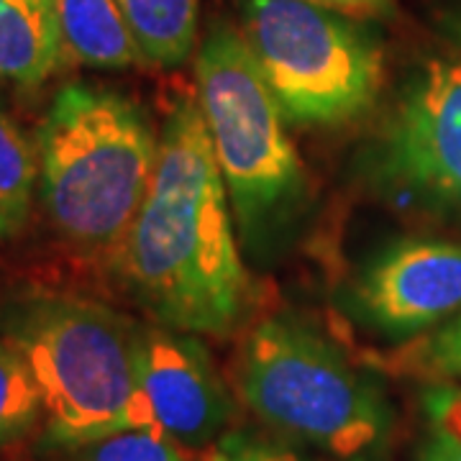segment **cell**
<instances>
[{"label":"cell","mask_w":461,"mask_h":461,"mask_svg":"<svg viewBox=\"0 0 461 461\" xmlns=\"http://www.w3.org/2000/svg\"><path fill=\"white\" fill-rule=\"evenodd\" d=\"M118 257L154 323L226 336L244 321L251 280L198 98H180L167 115L154 177Z\"/></svg>","instance_id":"1"},{"label":"cell","mask_w":461,"mask_h":461,"mask_svg":"<svg viewBox=\"0 0 461 461\" xmlns=\"http://www.w3.org/2000/svg\"><path fill=\"white\" fill-rule=\"evenodd\" d=\"M136 323L87 297L33 290L0 311V333L26 359L41 393L47 438L90 444L154 426L136 379Z\"/></svg>","instance_id":"2"},{"label":"cell","mask_w":461,"mask_h":461,"mask_svg":"<svg viewBox=\"0 0 461 461\" xmlns=\"http://www.w3.org/2000/svg\"><path fill=\"white\" fill-rule=\"evenodd\" d=\"M36 151L54 229L77 247H118L159 159L144 108L108 87L69 83L51 100Z\"/></svg>","instance_id":"3"},{"label":"cell","mask_w":461,"mask_h":461,"mask_svg":"<svg viewBox=\"0 0 461 461\" xmlns=\"http://www.w3.org/2000/svg\"><path fill=\"white\" fill-rule=\"evenodd\" d=\"M236 393L269 429L339 461H377L393 411L364 375L321 333L295 318L257 323L236 357Z\"/></svg>","instance_id":"4"},{"label":"cell","mask_w":461,"mask_h":461,"mask_svg":"<svg viewBox=\"0 0 461 461\" xmlns=\"http://www.w3.org/2000/svg\"><path fill=\"white\" fill-rule=\"evenodd\" d=\"M195 80L233 221L247 244H269L305 200V172L287 118L233 26L215 23L203 39Z\"/></svg>","instance_id":"5"},{"label":"cell","mask_w":461,"mask_h":461,"mask_svg":"<svg viewBox=\"0 0 461 461\" xmlns=\"http://www.w3.org/2000/svg\"><path fill=\"white\" fill-rule=\"evenodd\" d=\"M241 33L287 123L344 126L377 105L384 51L351 14L311 0H244Z\"/></svg>","instance_id":"6"},{"label":"cell","mask_w":461,"mask_h":461,"mask_svg":"<svg viewBox=\"0 0 461 461\" xmlns=\"http://www.w3.org/2000/svg\"><path fill=\"white\" fill-rule=\"evenodd\" d=\"M359 172L382 195L461 213V21L446 26V50L400 85Z\"/></svg>","instance_id":"7"},{"label":"cell","mask_w":461,"mask_h":461,"mask_svg":"<svg viewBox=\"0 0 461 461\" xmlns=\"http://www.w3.org/2000/svg\"><path fill=\"white\" fill-rule=\"evenodd\" d=\"M354 321L405 339L461 311V244L411 239L379 251L344 295Z\"/></svg>","instance_id":"8"},{"label":"cell","mask_w":461,"mask_h":461,"mask_svg":"<svg viewBox=\"0 0 461 461\" xmlns=\"http://www.w3.org/2000/svg\"><path fill=\"white\" fill-rule=\"evenodd\" d=\"M136 379L154 426L180 446L205 448L226 433L233 402L195 333L159 323L139 326Z\"/></svg>","instance_id":"9"},{"label":"cell","mask_w":461,"mask_h":461,"mask_svg":"<svg viewBox=\"0 0 461 461\" xmlns=\"http://www.w3.org/2000/svg\"><path fill=\"white\" fill-rule=\"evenodd\" d=\"M62 54L54 0H0V80L44 83L57 72Z\"/></svg>","instance_id":"10"},{"label":"cell","mask_w":461,"mask_h":461,"mask_svg":"<svg viewBox=\"0 0 461 461\" xmlns=\"http://www.w3.org/2000/svg\"><path fill=\"white\" fill-rule=\"evenodd\" d=\"M54 11L65 51L77 62L108 69L147 62L118 0H54Z\"/></svg>","instance_id":"11"},{"label":"cell","mask_w":461,"mask_h":461,"mask_svg":"<svg viewBox=\"0 0 461 461\" xmlns=\"http://www.w3.org/2000/svg\"><path fill=\"white\" fill-rule=\"evenodd\" d=\"M147 62L182 65L198 36V0H118Z\"/></svg>","instance_id":"12"},{"label":"cell","mask_w":461,"mask_h":461,"mask_svg":"<svg viewBox=\"0 0 461 461\" xmlns=\"http://www.w3.org/2000/svg\"><path fill=\"white\" fill-rule=\"evenodd\" d=\"M36 180L39 151L0 105V244L26 226Z\"/></svg>","instance_id":"13"},{"label":"cell","mask_w":461,"mask_h":461,"mask_svg":"<svg viewBox=\"0 0 461 461\" xmlns=\"http://www.w3.org/2000/svg\"><path fill=\"white\" fill-rule=\"evenodd\" d=\"M44 415L41 393L18 348L0 341V446L26 436Z\"/></svg>","instance_id":"14"},{"label":"cell","mask_w":461,"mask_h":461,"mask_svg":"<svg viewBox=\"0 0 461 461\" xmlns=\"http://www.w3.org/2000/svg\"><path fill=\"white\" fill-rule=\"evenodd\" d=\"M412 461H461V387L441 384L423 395V436Z\"/></svg>","instance_id":"15"},{"label":"cell","mask_w":461,"mask_h":461,"mask_svg":"<svg viewBox=\"0 0 461 461\" xmlns=\"http://www.w3.org/2000/svg\"><path fill=\"white\" fill-rule=\"evenodd\" d=\"M69 451V461H187L182 446L157 426L121 430Z\"/></svg>","instance_id":"16"},{"label":"cell","mask_w":461,"mask_h":461,"mask_svg":"<svg viewBox=\"0 0 461 461\" xmlns=\"http://www.w3.org/2000/svg\"><path fill=\"white\" fill-rule=\"evenodd\" d=\"M418 369L436 377L461 379V315L448 326L436 330L408 357Z\"/></svg>","instance_id":"17"},{"label":"cell","mask_w":461,"mask_h":461,"mask_svg":"<svg viewBox=\"0 0 461 461\" xmlns=\"http://www.w3.org/2000/svg\"><path fill=\"white\" fill-rule=\"evenodd\" d=\"M208 461H305L295 448L275 444L244 430L223 433L208 451Z\"/></svg>","instance_id":"18"},{"label":"cell","mask_w":461,"mask_h":461,"mask_svg":"<svg viewBox=\"0 0 461 461\" xmlns=\"http://www.w3.org/2000/svg\"><path fill=\"white\" fill-rule=\"evenodd\" d=\"M311 3H321L344 14H359V16H384L393 11V0H311Z\"/></svg>","instance_id":"19"}]
</instances>
